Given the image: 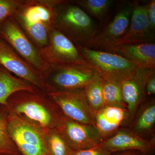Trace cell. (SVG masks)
<instances>
[{"instance_id":"603a6c76","label":"cell","mask_w":155,"mask_h":155,"mask_svg":"<svg viewBox=\"0 0 155 155\" xmlns=\"http://www.w3.org/2000/svg\"><path fill=\"white\" fill-rule=\"evenodd\" d=\"M48 145L50 155H70L72 151L60 130L50 134L48 138Z\"/></svg>"},{"instance_id":"f1b7e54d","label":"cell","mask_w":155,"mask_h":155,"mask_svg":"<svg viewBox=\"0 0 155 155\" xmlns=\"http://www.w3.org/2000/svg\"><path fill=\"white\" fill-rule=\"evenodd\" d=\"M114 155H144L142 152L136 150L124 151L114 153Z\"/></svg>"},{"instance_id":"9c48e42d","label":"cell","mask_w":155,"mask_h":155,"mask_svg":"<svg viewBox=\"0 0 155 155\" xmlns=\"http://www.w3.org/2000/svg\"><path fill=\"white\" fill-rule=\"evenodd\" d=\"M0 66L35 87L45 89L41 73L25 61L0 38Z\"/></svg>"},{"instance_id":"cb8c5ba5","label":"cell","mask_w":155,"mask_h":155,"mask_svg":"<svg viewBox=\"0 0 155 155\" xmlns=\"http://www.w3.org/2000/svg\"><path fill=\"white\" fill-rule=\"evenodd\" d=\"M25 0H0V22L12 17Z\"/></svg>"},{"instance_id":"d6986e66","label":"cell","mask_w":155,"mask_h":155,"mask_svg":"<svg viewBox=\"0 0 155 155\" xmlns=\"http://www.w3.org/2000/svg\"><path fill=\"white\" fill-rule=\"evenodd\" d=\"M15 111L17 114L25 115L42 127H47L55 124L54 120L48 110L41 104L33 100L19 103Z\"/></svg>"},{"instance_id":"ba28073f","label":"cell","mask_w":155,"mask_h":155,"mask_svg":"<svg viewBox=\"0 0 155 155\" xmlns=\"http://www.w3.org/2000/svg\"><path fill=\"white\" fill-rule=\"evenodd\" d=\"M132 10L133 6L130 4L120 8L111 22L102 29L98 31L87 47L109 50L112 48L128 29Z\"/></svg>"},{"instance_id":"4fadbf2b","label":"cell","mask_w":155,"mask_h":155,"mask_svg":"<svg viewBox=\"0 0 155 155\" xmlns=\"http://www.w3.org/2000/svg\"><path fill=\"white\" fill-rule=\"evenodd\" d=\"M99 146L113 153L136 150L144 155H153L155 151V138L145 139L132 133L128 127H122Z\"/></svg>"},{"instance_id":"d4e9b609","label":"cell","mask_w":155,"mask_h":155,"mask_svg":"<svg viewBox=\"0 0 155 155\" xmlns=\"http://www.w3.org/2000/svg\"><path fill=\"white\" fill-rule=\"evenodd\" d=\"M11 139L8 132L7 122L4 116L0 114V151L11 150Z\"/></svg>"},{"instance_id":"30bf717a","label":"cell","mask_w":155,"mask_h":155,"mask_svg":"<svg viewBox=\"0 0 155 155\" xmlns=\"http://www.w3.org/2000/svg\"><path fill=\"white\" fill-rule=\"evenodd\" d=\"M59 130L72 150L91 148L103 141L94 125L81 124L65 117Z\"/></svg>"},{"instance_id":"3957f363","label":"cell","mask_w":155,"mask_h":155,"mask_svg":"<svg viewBox=\"0 0 155 155\" xmlns=\"http://www.w3.org/2000/svg\"><path fill=\"white\" fill-rule=\"evenodd\" d=\"M86 64L104 80L122 83L131 77L138 67L118 54L75 45Z\"/></svg>"},{"instance_id":"9a60e30c","label":"cell","mask_w":155,"mask_h":155,"mask_svg":"<svg viewBox=\"0 0 155 155\" xmlns=\"http://www.w3.org/2000/svg\"><path fill=\"white\" fill-rule=\"evenodd\" d=\"M9 136L15 143H22L47 149L43 134L33 125L16 116H11L7 122Z\"/></svg>"},{"instance_id":"83f0119b","label":"cell","mask_w":155,"mask_h":155,"mask_svg":"<svg viewBox=\"0 0 155 155\" xmlns=\"http://www.w3.org/2000/svg\"><path fill=\"white\" fill-rule=\"evenodd\" d=\"M147 16L150 28L153 33L155 31V1L152 0L148 4Z\"/></svg>"},{"instance_id":"44dd1931","label":"cell","mask_w":155,"mask_h":155,"mask_svg":"<svg viewBox=\"0 0 155 155\" xmlns=\"http://www.w3.org/2000/svg\"><path fill=\"white\" fill-rule=\"evenodd\" d=\"M83 9L87 14L102 19L105 17L113 6L112 0H76L72 1Z\"/></svg>"},{"instance_id":"2e32d148","label":"cell","mask_w":155,"mask_h":155,"mask_svg":"<svg viewBox=\"0 0 155 155\" xmlns=\"http://www.w3.org/2000/svg\"><path fill=\"white\" fill-rule=\"evenodd\" d=\"M128 128L132 133L145 139L155 138V98H147L142 103Z\"/></svg>"},{"instance_id":"5bb4252c","label":"cell","mask_w":155,"mask_h":155,"mask_svg":"<svg viewBox=\"0 0 155 155\" xmlns=\"http://www.w3.org/2000/svg\"><path fill=\"white\" fill-rule=\"evenodd\" d=\"M128 119L126 108L105 105L95 113L94 124L104 141L121 127H127Z\"/></svg>"},{"instance_id":"6da1fadb","label":"cell","mask_w":155,"mask_h":155,"mask_svg":"<svg viewBox=\"0 0 155 155\" xmlns=\"http://www.w3.org/2000/svg\"><path fill=\"white\" fill-rule=\"evenodd\" d=\"M53 27L75 45L87 47L97 32V25L72 1L59 0L52 8Z\"/></svg>"},{"instance_id":"277c9868","label":"cell","mask_w":155,"mask_h":155,"mask_svg":"<svg viewBox=\"0 0 155 155\" xmlns=\"http://www.w3.org/2000/svg\"><path fill=\"white\" fill-rule=\"evenodd\" d=\"M96 73L87 64L71 66L50 65L41 73V76L45 88H50L49 92H51L84 89Z\"/></svg>"},{"instance_id":"7a4b0ae2","label":"cell","mask_w":155,"mask_h":155,"mask_svg":"<svg viewBox=\"0 0 155 155\" xmlns=\"http://www.w3.org/2000/svg\"><path fill=\"white\" fill-rule=\"evenodd\" d=\"M52 8L44 0H25L12 17L38 50L48 44L53 28Z\"/></svg>"},{"instance_id":"5b68a950","label":"cell","mask_w":155,"mask_h":155,"mask_svg":"<svg viewBox=\"0 0 155 155\" xmlns=\"http://www.w3.org/2000/svg\"><path fill=\"white\" fill-rule=\"evenodd\" d=\"M0 38L2 39L25 61L41 73L49 65L42 59L38 49L19 27L13 17L0 22Z\"/></svg>"},{"instance_id":"484cf974","label":"cell","mask_w":155,"mask_h":155,"mask_svg":"<svg viewBox=\"0 0 155 155\" xmlns=\"http://www.w3.org/2000/svg\"><path fill=\"white\" fill-rule=\"evenodd\" d=\"M114 153H111L98 145L88 149L72 150L70 155H114Z\"/></svg>"},{"instance_id":"8fae6325","label":"cell","mask_w":155,"mask_h":155,"mask_svg":"<svg viewBox=\"0 0 155 155\" xmlns=\"http://www.w3.org/2000/svg\"><path fill=\"white\" fill-rule=\"evenodd\" d=\"M153 69L138 67L131 77L121 83L123 98L128 111V128L140 106L148 98L146 83Z\"/></svg>"},{"instance_id":"ffe728a7","label":"cell","mask_w":155,"mask_h":155,"mask_svg":"<svg viewBox=\"0 0 155 155\" xmlns=\"http://www.w3.org/2000/svg\"><path fill=\"white\" fill-rule=\"evenodd\" d=\"M104 79L97 73L84 88L87 100L94 114L105 105L103 97Z\"/></svg>"},{"instance_id":"7402d4cb","label":"cell","mask_w":155,"mask_h":155,"mask_svg":"<svg viewBox=\"0 0 155 155\" xmlns=\"http://www.w3.org/2000/svg\"><path fill=\"white\" fill-rule=\"evenodd\" d=\"M103 94L105 105L117 106L127 109L123 98L121 83L104 80Z\"/></svg>"},{"instance_id":"4316f807","label":"cell","mask_w":155,"mask_h":155,"mask_svg":"<svg viewBox=\"0 0 155 155\" xmlns=\"http://www.w3.org/2000/svg\"><path fill=\"white\" fill-rule=\"evenodd\" d=\"M146 91L148 97H152L155 94V69L152 71L146 83Z\"/></svg>"},{"instance_id":"e0dca14e","label":"cell","mask_w":155,"mask_h":155,"mask_svg":"<svg viewBox=\"0 0 155 155\" xmlns=\"http://www.w3.org/2000/svg\"><path fill=\"white\" fill-rule=\"evenodd\" d=\"M110 51L134 62L139 67L151 69L155 68V44L154 43L119 45Z\"/></svg>"},{"instance_id":"ac0fdd59","label":"cell","mask_w":155,"mask_h":155,"mask_svg":"<svg viewBox=\"0 0 155 155\" xmlns=\"http://www.w3.org/2000/svg\"><path fill=\"white\" fill-rule=\"evenodd\" d=\"M35 86L16 77L0 66V104L8 105V100L15 93L20 91H35Z\"/></svg>"},{"instance_id":"52a82bcc","label":"cell","mask_w":155,"mask_h":155,"mask_svg":"<svg viewBox=\"0 0 155 155\" xmlns=\"http://www.w3.org/2000/svg\"><path fill=\"white\" fill-rule=\"evenodd\" d=\"M48 94L65 117L81 124L94 125V114L89 105L84 89L51 92Z\"/></svg>"},{"instance_id":"7c38bea8","label":"cell","mask_w":155,"mask_h":155,"mask_svg":"<svg viewBox=\"0 0 155 155\" xmlns=\"http://www.w3.org/2000/svg\"><path fill=\"white\" fill-rule=\"evenodd\" d=\"M132 6L133 10L128 29L113 48L119 45L150 43L154 39L155 34L151 30L148 18V4L136 2Z\"/></svg>"},{"instance_id":"8992f818","label":"cell","mask_w":155,"mask_h":155,"mask_svg":"<svg viewBox=\"0 0 155 155\" xmlns=\"http://www.w3.org/2000/svg\"><path fill=\"white\" fill-rule=\"evenodd\" d=\"M38 51L43 60L49 65H87L74 43L54 27L50 29L47 45Z\"/></svg>"}]
</instances>
